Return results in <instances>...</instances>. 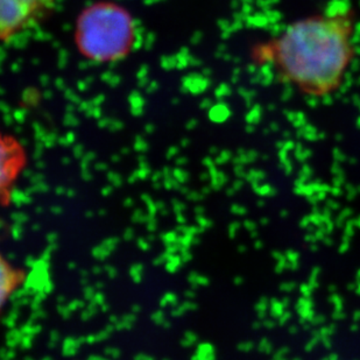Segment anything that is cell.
Returning <instances> with one entry per match:
<instances>
[{
  "label": "cell",
  "mask_w": 360,
  "mask_h": 360,
  "mask_svg": "<svg viewBox=\"0 0 360 360\" xmlns=\"http://www.w3.org/2000/svg\"><path fill=\"white\" fill-rule=\"evenodd\" d=\"M356 22L352 7L300 18L276 37L253 44L250 58L301 95L326 98L342 88L354 63Z\"/></svg>",
  "instance_id": "cell-1"
},
{
  "label": "cell",
  "mask_w": 360,
  "mask_h": 360,
  "mask_svg": "<svg viewBox=\"0 0 360 360\" xmlns=\"http://www.w3.org/2000/svg\"><path fill=\"white\" fill-rule=\"evenodd\" d=\"M136 20L127 7L112 0H97L79 12L74 42L82 58L98 65L122 61L136 47Z\"/></svg>",
  "instance_id": "cell-2"
},
{
  "label": "cell",
  "mask_w": 360,
  "mask_h": 360,
  "mask_svg": "<svg viewBox=\"0 0 360 360\" xmlns=\"http://www.w3.org/2000/svg\"><path fill=\"white\" fill-rule=\"evenodd\" d=\"M56 0H0V42L35 27L54 10Z\"/></svg>",
  "instance_id": "cell-3"
},
{
  "label": "cell",
  "mask_w": 360,
  "mask_h": 360,
  "mask_svg": "<svg viewBox=\"0 0 360 360\" xmlns=\"http://www.w3.org/2000/svg\"><path fill=\"white\" fill-rule=\"evenodd\" d=\"M28 152L19 138L0 129V207H10L28 167Z\"/></svg>",
  "instance_id": "cell-4"
},
{
  "label": "cell",
  "mask_w": 360,
  "mask_h": 360,
  "mask_svg": "<svg viewBox=\"0 0 360 360\" xmlns=\"http://www.w3.org/2000/svg\"><path fill=\"white\" fill-rule=\"evenodd\" d=\"M27 279V271L11 262L0 251V322L11 300L24 287Z\"/></svg>",
  "instance_id": "cell-5"
}]
</instances>
